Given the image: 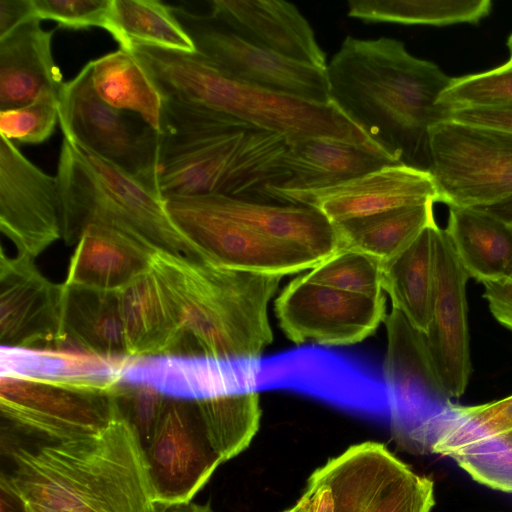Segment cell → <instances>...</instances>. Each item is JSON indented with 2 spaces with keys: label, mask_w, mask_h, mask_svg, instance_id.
<instances>
[{
  "label": "cell",
  "mask_w": 512,
  "mask_h": 512,
  "mask_svg": "<svg viewBox=\"0 0 512 512\" xmlns=\"http://www.w3.org/2000/svg\"><path fill=\"white\" fill-rule=\"evenodd\" d=\"M2 471L28 512H148L153 506L144 452L120 416L100 434L45 441L2 424Z\"/></svg>",
  "instance_id": "cell-1"
},
{
  "label": "cell",
  "mask_w": 512,
  "mask_h": 512,
  "mask_svg": "<svg viewBox=\"0 0 512 512\" xmlns=\"http://www.w3.org/2000/svg\"><path fill=\"white\" fill-rule=\"evenodd\" d=\"M331 99L397 162L430 168L429 130L452 77L394 38L347 36L326 68Z\"/></svg>",
  "instance_id": "cell-2"
},
{
  "label": "cell",
  "mask_w": 512,
  "mask_h": 512,
  "mask_svg": "<svg viewBox=\"0 0 512 512\" xmlns=\"http://www.w3.org/2000/svg\"><path fill=\"white\" fill-rule=\"evenodd\" d=\"M158 191L219 194L266 202V190L289 177L286 140L229 116L163 99Z\"/></svg>",
  "instance_id": "cell-3"
},
{
  "label": "cell",
  "mask_w": 512,
  "mask_h": 512,
  "mask_svg": "<svg viewBox=\"0 0 512 512\" xmlns=\"http://www.w3.org/2000/svg\"><path fill=\"white\" fill-rule=\"evenodd\" d=\"M163 99L223 114L275 133L287 144L309 138L354 143L396 160L332 100L314 102L232 78L198 52L134 45Z\"/></svg>",
  "instance_id": "cell-4"
},
{
  "label": "cell",
  "mask_w": 512,
  "mask_h": 512,
  "mask_svg": "<svg viewBox=\"0 0 512 512\" xmlns=\"http://www.w3.org/2000/svg\"><path fill=\"white\" fill-rule=\"evenodd\" d=\"M151 265L176 309L182 355L262 359L273 339L268 304L282 276L225 269L161 249Z\"/></svg>",
  "instance_id": "cell-5"
},
{
  "label": "cell",
  "mask_w": 512,
  "mask_h": 512,
  "mask_svg": "<svg viewBox=\"0 0 512 512\" xmlns=\"http://www.w3.org/2000/svg\"><path fill=\"white\" fill-rule=\"evenodd\" d=\"M56 178L67 245L76 244L89 224L98 223L208 263L174 222L162 196L69 136L62 137Z\"/></svg>",
  "instance_id": "cell-6"
},
{
  "label": "cell",
  "mask_w": 512,
  "mask_h": 512,
  "mask_svg": "<svg viewBox=\"0 0 512 512\" xmlns=\"http://www.w3.org/2000/svg\"><path fill=\"white\" fill-rule=\"evenodd\" d=\"M303 494L312 512H432L435 506L433 480L371 441L316 469Z\"/></svg>",
  "instance_id": "cell-7"
},
{
  "label": "cell",
  "mask_w": 512,
  "mask_h": 512,
  "mask_svg": "<svg viewBox=\"0 0 512 512\" xmlns=\"http://www.w3.org/2000/svg\"><path fill=\"white\" fill-rule=\"evenodd\" d=\"M118 385L0 377L1 416L5 425L40 440L94 436L120 416Z\"/></svg>",
  "instance_id": "cell-8"
},
{
  "label": "cell",
  "mask_w": 512,
  "mask_h": 512,
  "mask_svg": "<svg viewBox=\"0 0 512 512\" xmlns=\"http://www.w3.org/2000/svg\"><path fill=\"white\" fill-rule=\"evenodd\" d=\"M429 155L449 207L486 208L512 197V133L442 120L429 130Z\"/></svg>",
  "instance_id": "cell-9"
},
{
  "label": "cell",
  "mask_w": 512,
  "mask_h": 512,
  "mask_svg": "<svg viewBox=\"0 0 512 512\" xmlns=\"http://www.w3.org/2000/svg\"><path fill=\"white\" fill-rule=\"evenodd\" d=\"M59 101L62 135L73 138L160 195L157 177L162 134L139 115L114 108L98 96L92 84L91 61L64 83Z\"/></svg>",
  "instance_id": "cell-10"
},
{
  "label": "cell",
  "mask_w": 512,
  "mask_h": 512,
  "mask_svg": "<svg viewBox=\"0 0 512 512\" xmlns=\"http://www.w3.org/2000/svg\"><path fill=\"white\" fill-rule=\"evenodd\" d=\"M172 11L191 37L196 51L224 74L302 99L332 101L326 69L261 47L211 14H194L180 7H172Z\"/></svg>",
  "instance_id": "cell-11"
},
{
  "label": "cell",
  "mask_w": 512,
  "mask_h": 512,
  "mask_svg": "<svg viewBox=\"0 0 512 512\" xmlns=\"http://www.w3.org/2000/svg\"><path fill=\"white\" fill-rule=\"evenodd\" d=\"M165 202L180 230L214 266L284 276L311 269L322 261L305 249L269 238L212 210L195 195L170 196Z\"/></svg>",
  "instance_id": "cell-12"
},
{
  "label": "cell",
  "mask_w": 512,
  "mask_h": 512,
  "mask_svg": "<svg viewBox=\"0 0 512 512\" xmlns=\"http://www.w3.org/2000/svg\"><path fill=\"white\" fill-rule=\"evenodd\" d=\"M143 452L153 503L162 506L190 502L225 462L191 400L167 399Z\"/></svg>",
  "instance_id": "cell-13"
},
{
  "label": "cell",
  "mask_w": 512,
  "mask_h": 512,
  "mask_svg": "<svg viewBox=\"0 0 512 512\" xmlns=\"http://www.w3.org/2000/svg\"><path fill=\"white\" fill-rule=\"evenodd\" d=\"M290 389L338 407L388 418L382 374L347 356L304 347L261 359L258 390Z\"/></svg>",
  "instance_id": "cell-14"
},
{
  "label": "cell",
  "mask_w": 512,
  "mask_h": 512,
  "mask_svg": "<svg viewBox=\"0 0 512 512\" xmlns=\"http://www.w3.org/2000/svg\"><path fill=\"white\" fill-rule=\"evenodd\" d=\"M285 336L295 344L344 346L372 335L386 318L384 294L369 296L291 280L274 303Z\"/></svg>",
  "instance_id": "cell-15"
},
{
  "label": "cell",
  "mask_w": 512,
  "mask_h": 512,
  "mask_svg": "<svg viewBox=\"0 0 512 512\" xmlns=\"http://www.w3.org/2000/svg\"><path fill=\"white\" fill-rule=\"evenodd\" d=\"M268 200L313 208L332 224L401 207L441 202L432 174L404 163L386 164L333 186L295 190L271 185Z\"/></svg>",
  "instance_id": "cell-16"
},
{
  "label": "cell",
  "mask_w": 512,
  "mask_h": 512,
  "mask_svg": "<svg viewBox=\"0 0 512 512\" xmlns=\"http://www.w3.org/2000/svg\"><path fill=\"white\" fill-rule=\"evenodd\" d=\"M384 323L387 350L382 378L391 431L400 443L420 423L442 410L451 398L437 375L425 334L394 308Z\"/></svg>",
  "instance_id": "cell-17"
},
{
  "label": "cell",
  "mask_w": 512,
  "mask_h": 512,
  "mask_svg": "<svg viewBox=\"0 0 512 512\" xmlns=\"http://www.w3.org/2000/svg\"><path fill=\"white\" fill-rule=\"evenodd\" d=\"M0 229L17 255L37 257L62 239L58 181L0 139Z\"/></svg>",
  "instance_id": "cell-18"
},
{
  "label": "cell",
  "mask_w": 512,
  "mask_h": 512,
  "mask_svg": "<svg viewBox=\"0 0 512 512\" xmlns=\"http://www.w3.org/2000/svg\"><path fill=\"white\" fill-rule=\"evenodd\" d=\"M65 285L45 277L34 259L0 256V339L19 347H75L64 324Z\"/></svg>",
  "instance_id": "cell-19"
},
{
  "label": "cell",
  "mask_w": 512,
  "mask_h": 512,
  "mask_svg": "<svg viewBox=\"0 0 512 512\" xmlns=\"http://www.w3.org/2000/svg\"><path fill=\"white\" fill-rule=\"evenodd\" d=\"M435 291L425 334L437 375L449 397L460 398L471 372L466 285L470 278L445 229H434Z\"/></svg>",
  "instance_id": "cell-20"
},
{
  "label": "cell",
  "mask_w": 512,
  "mask_h": 512,
  "mask_svg": "<svg viewBox=\"0 0 512 512\" xmlns=\"http://www.w3.org/2000/svg\"><path fill=\"white\" fill-rule=\"evenodd\" d=\"M259 362L204 355L132 358L119 384L148 386L168 398L197 401L258 391Z\"/></svg>",
  "instance_id": "cell-21"
},
{
  "label": "cell",
  "mask_w": 512,
  "mask_h": 512,
  "mask_svg": "<svg viewBox=\"0 0 512 512\" xmlns=\"http://www.w3.org/2000/svg\"><path fill=\"white\" fill-rule=\"evenodd\" d=\"M210 14L247 40L279 55L322 69L326 54L314 30L289 2L279 0H213Z\"/></svg>",
  "instance_id": "cell-22"
},
{
  "label": "cell",
  "mask_w": 512,
  "mask_h": 512,
  "mask_svg": "<svg viewBox=\"0 0 512 512\" xmlns=\"http://www.w3.org/2000/svg\"><path fill=\"white\" fill-rule=\"evenodd\" d=\"M157 250L112 226L89 224L76 243L64 283L119 291L151 267Z\"/></svg>",
  "instance_id": "cell-23"
},
{
  "label": "cell",
  "mask_w": 512,
  "mask_h": 512,
  "mask_svg": "<svg viewBox=\"0 0 512 512\" xmlns=\"http://www.w3.org/2000/svg\"><path fill=\"white\" fill-rule=\"evenodd\" d=\"M118 298L130 358L183 354L176 309L152 265L120 289Z\"/></svg>",
  "instance_id": "cell-24"
},
{
  "label": "cell",
  "mask_w": 512,
  "mask_h": 512,
  "mask_svg": "<svg viewBox=\"0 0 512 512\" xmlns=\"http://www.w3.org/2000/svg\"><path fill=\"white\" fill-rule=\"evenodd\" d=\"M40 21L32 18L0 38V110L60 95L65 82L52 54L54 29L44 30Z\"/></svg>",
  "instance_id": "cell-25"
},
{
  "label": "cell",
  "mask_w": 512,
  "mask_h": 512,
  "mask_svg": "<svg viewBox=\"0 0 512 512\" xmlns=\"http://www.w3.org/2000/svg\"><path fill=\"white\" fill-rule=\"evenodd\" d=\"M195 196L212 210L269 238L305 249L322 261L340 250L334 225L313 208L273 205L219 194Z\"/></svg>",
  "instance_id": "cell-26"
},
{
  "label": "cell",
  "mask_w": 512,
  "mask_h": 512,
  "mask_svg": "<svg viewBox=\"0 0 512 512\" xmlns=\"http://www.w3.org/2000/svg\"><path fill=\"white\" fill-rule=\"evenodd\" d=\"M512 432V395L464 406L450 401L400 442L419 454L449 457L474 444Z\"/></svg>",
  "instance_id": "cell-27"
},
{
  "label": "cell",
  "mask_w": 512,
  "mask_h": 512,
  "mask_svg": "<svg viewBox=\"0 0 512 512\" xmlns=\"http://www.w3.org/2000/svg\"><path fill=\"white\" fill-rule=\"evenodd\" d=\"M284 163L289 177L277 187L311 190L333 186L396 162L354 143L318 137L289 144Z\"/></svg>",
  "instance_id": "cell-28"
},
{
  "label": "cell",
  "mask_w": 512,
  "mask_h": 512,
  "mask_svg": "<svg viewBox=\"0 0 512 512\" xmlns=\"http://www.w3.org/2000/svg\"><path fill=\"white\" fill-rule=\"evenodd\" d=\"M445 231L470 278L512 276V225L483 208L449 207Z\"/></svg>",
  "instance_id": "cell-29"
},
{
  "label": "cell",
  "mask_w": 512,
  "mask_h": 512,
  "mask_svg": "<svg viewBox=\"0 0 512 512\" xmlns=\"http://www.w3.org/2000/svg\"><path fill=\"white\" fill-rule=\"evenodd\" d=\"M131 359L98 355L75 347L1 345L0 377L119 383L122 371Z\"/></svg>",
  "instance_id": "cell-30"
},
{
  "label": "cell",
  "mask_w": 512,
  "mask_h": 512,
  "mask_svg": "<svg viewBox=\"0 0 512 512\" xmlns=\"http://www.w3.org/2000/svg\"><path fill=\"white\" fill-rule=\"evenodd\" d=\"M426 228L413 244L393 260L382 264L381 287L392 308L426 334L432 318L435 291L434 229Z\"/></svg>",
  "instance_id": "cell-31"
},
{
  "label": "cell",
  "mask_w": 512,
  "mask_h": 512,
  "mask_svg": "<svg viewBox=\"0 0 512 512\" xmlns=\"http://www.w3.org/2000/svg\"><path fill=\"white\" fill-rule=\"evenodd\" d=\"M434 204L431 201L335 223L340 249L357 250L387 263L408 249L426 228L437 224Z\"/></svg>",
  "instance_id": "cell-32"
},
{
  "label": "cell",
  "mask_w": 512,
  "mask_h": 512,
  "mask_svg": "<svg viewBox=\"0 0 512 512\" xmlns=\"http://www.w3.org/2000/svg\"><path fill=\"white\" fill-rule=\"evenodd\" d=\"M64 285V324L69 340L94 354L129 357L118 291Z\"/></svg>",
  "instance_id": "cell-33"
},
{
  "label": "cell",
  "mask_w": 512,
  "mask_h": 512,
  "mask_svg": "<svg viewBox=\"0 0 512 512\" xmlns=\"http://www.w3.org/2000/svg\"><path fill=\"white\" fill-rule=\"evenodd\" d=\"M95 92L108 105L135 113L162 132L163 97L131 52L118 49L91 61Z\"/></svg>",
  "instance_id": "cell-34"
},
{
  "label": "cell",
  "mask_w": 512,
  "mask_h": 512,
  "mask_svg": "<svg viewBox=\"0 0 512 512\" xmlns=\"http://www.w3.org/2000/svg\"><path fill=\"white\" fill-rule=\"evenodd\" d=\"M108 33L128 52L134 45L197 52L172 7L156 0H113Z\"/></svg>",
  "instance_id": "cell-35"
},
{
  "label": "cell",
  "mask_w": 512,
  "mask_h": 512,
  "mask_svg": "<svg viewBox=\"0 0 512 512\" xmlns=\"http://www.w3.org/2000/svg\"><path fill=\"white\" fill-rule=\"evenodd\" d=\"M492 5L491 0H350L347 14L364 22L440 27L477 24Z\"/></svg>",
  "instance_id": "cell-36"
},
{
  "label": "cell",
  "mask_w": 512,
  "mask_h": 512,
  "mask_svg": "<svg viewBox=\"0 0 512 512\" xmlns=\"http://www.w3.org/2000/svg\"><path fill=\"white\" fill-rule=\"evenodd\" d=\"M196 403L225 462L249 446L261 419L258 391L202 399Z\"/></svg>",
  "instance_id": "cell-37"
},
{
  "label": "cell",
  "mask_w": 512,
  "mask_h": 512,
  "mask_svg": "<svg viewBox=\"0 0 512 512\" xmlns=\"http://www.w3.org/2000/svg\"><path fill=\"white\" fill-rule=\"evenodd\" d=\"M382 264L377 259L352 249H340L324 259L304 278L316 284L337 290L377 296L381 287Z\"/></svg>",
  "instance_id": "cell-38"
},
{
  "label": "cell",
  "mask_w": 512,
  "mask_h": 512,
  "mask_svg": "<svg viewBox=\"0 0 512 512\" xmlns=\"http://www.w3.org/2000/svg\"><path fill=\"white\" fill-rule=\"evenodd\" d=\"M438 105L454 109L512 105V59L488 71L451 79Z\"/></svg>",
  "instance_id": "cell-39"
},
{
  "label": "cell",
  "mask_w": 512,
  "mask_h": 512,
  "mask_svg": "<svg viewBox=\"0 0 512 512\" xmlns=\"http://www.w3.org/2000/svg\"><path fill=\"white\" fill-rule=\"evenodd\" d=\"M450 458L474 481L512 493V432L462 449Z\"/></svg>",
  "instance_id": "cell-40"
},
{
  "label": "cell",
  "mask_w": 512,
  "mask_h": 512,
  "mask_svg": "<svg viewBox=\"0 0 512 512\" xmlns=\"http://www.w3.org/2000/svg\"><path fill=\"white\" fill-rule=\"evenodd\" d=\"M59 98L45 93L29 104L0 110L1 136L22 144L44 142L59 122Z\"/></svg>",
  "instance_id": "cell-41"
},
{
  "label": "cell",
  "mask_w": 512,
  "mask_h": 512,
  "mask_svg": "<svg viewBox=\"0 0 512 512\" xmlns=\"http://www.w3.org/2000/svg\"><path fill=\"white\" fill-rule=\"evenodd\" d=\"M168 397L143 385L119 384L117 403L121 416L137 435L142 449L150 443Z\"/></svg>",
  "instance_id": "cell-42"
},
{
  "label": "cell",
  "mask_w": 512,
  "mask_h": 512,
  "mask_svg": "<svg viewBox=\"0 0 512 512\" xmlns=\"http://www.w3.org/2000/svg\"><path fill=\"white\" fill-rule=\"evenodd\" d=\"M35 16L56 21L59 27L109 31L113 0H33Z\"/></svg>",
  "instance_id": "cell-43"
},
{
  "label": "cell",
  "mask_w": 512,
  "mask_h": 512,
  "mask_svg": "<svg viewBox=\"0 0 512 512\" xmlns=\"http://www.w3.org/2000/svg\"><path fill=\"white\" fill-rule=\"evenodd\" d=\"M448 119L512 133V105L454 109Z\"/></svg>",
  "instance_id": "cell-44"
},
{
  "label": "cell",
  "mask_w": 512,
  "mask_h": 512,
  "mask_svg": "<svg viewBox=\"0 0 512 512\" xmlns=\"http://www.w3.org/2000/svg\"><path fill=\"white\" fill-rule=\"evenodd\" d=\"M493 317L504 327L512 331V278L503 277L481 282Z\"/></svg>",
  "instance_id": "cell-45"
},
{
  "label": "cell",
  "mask_w": 512,
  "mask_h": 512,
  "mask_svg": "<svg viewBox=\"0 0 512 512\" xmlns=\"http://www.w3.org/2000/svg\"><path fill=\"white\" fill-rule=\"evenodd\" d=\"M32 18L33 0H0V38Z\"/></svg>",
  "instance_id": "cell-46"
},
{
  "label": "cell",
  "mask_w": 512,
  "mask_h": 512,
  "mask_svg": "<svg viewBox=\"0 0 512 512\" xmlns=\"http://www.w3.org/2000/svg\"><path fill=\"white\" fill-rule=\"evenodd\" d=\"M0 512H28L21 495L2 475L0 476Z\"/></svg>",
  "instance_id": "cell-47"
},
{
  "label": "cell",
  "mask_w": 512,
  "mask_h": 512,
  "mask_svg": "<svg viewBox=\"0 0 512 512\" xmlns=\"http://www.w3.org/2000/svg\"><path fill=\"white\" fill-rule=\"evenodd\" d=\"M160 506L162 512H214L210 504H198L192 501L169 506Z\"/></svg>",
  "instance_id": "cell-48"
},
{
  "label": "cell",
  "mask_w": 512,
  "mask_h": 512,
  "mask_svg": "<svg viewBox=\"0 0 512 512\" xmlns=\"http://www.w3.org/2000/svg\"><path fill=\"white\" fill-rule=\"evenodd\" d=\"M483 209L506 223H512V197Z\"/></svg>",
  "instance_id": "cell-49"
},
{
  "label": "cell",
  "mask_w": 512,
  "mask_h": 512,
  "mask_svg": "<svg viewBox=\"0 0 512 512\" xmlns=\"http://www.w3.org/2000/svg\"><path fill=\"white\" fill-rule=\"evenodd\" d=\"M283 512H312L310 501L307 496L303 494L293 507Z\"/></svg>",
  "instance_id": "cell-50"
},
{
  "label": "cell",
  "mask_w": 512,
  "mask_h": 512,
  "mask_svg": "<svg viewBox=\"0 0 512 512\" xmlns=\"http://www.w3.org/2000/svg\"><path fill=\"white\" fill-rule=\"evenodd\" d=\"M506 46L510 54V59H512V33L507 38Z\"/></svg>",
  "instance_id": "cell-51"
},
{
  "label": "cell",
  "mask_w": 512,
  "mask_h": 512,
  "mask_svg": "<svg viewBox=\"0 0 512 512\" xmlns=\"http://www.w3.org/2000/svg\"><path fill=\"white\" fill-rule=\"evenodd\" d=\"M148 512H162L161 506L158 504H154V506Z\"/></svg>",
  "instance_id": "cell-52"
},
{
  "label": "cell",
  "mask_w": 512,
  "mask_h": 512,
  "mask_svg": "<svg viewBox=\"0 0 512 512\" xmlns=\"http://www.w3.org/2000/svg\"><path fill=\"white\" fill-rule=\"evenodd\" d=\"M508 224L512 225V223H508ZM511 278H512V276H511Z\"/></svg>",
  "instance_id": "cell-53"
}]
</instances>
